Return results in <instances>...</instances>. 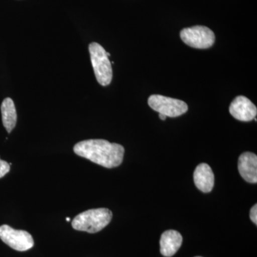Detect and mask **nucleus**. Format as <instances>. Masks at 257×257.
<instances>
[{
	"label": "nucleus",
	"instance_id": "3",
	"mask_svg": "<svg viewBox=\"0 0 257 257\" xmlns=\"http://www.w3.org/2000/svg\"><path fill=\"white\" fill-rule=\"evenodd\" d=\"M89 51L96 80L101 86L109 85L112 80L113 74L106 50L99 44L92 42L89 45Z\"/></svg>",
	"mask_w": 257,
	"mask_h": 257
},
{
	"label": "nucleus",
	"instance_id": "1",
	"mask_svg": "<svg viewBox=\"0 0 257 257\" xmlns=\"http://www.w3.org/2000/svg\"><path fill=\"white\" fill-rule=\"evenodd\" d=\"M76 155L106 168H114L122 163L124 148L104 140H88L74 147Z\"/></svg>",
	"mask_w": 257,
	"mask_h": 257
},
{
	"label": "nucleus",
	"instance_id": "8",
	"mask_svg": "<svg viewBox=\"0 0 257 257\" xmlns=\"http://www.w3.org/2000/svg\"><path fill=\"white\" fill-rule=\"evenodd\" d=\"M238 169L241 177L248 183L257 182V157L251 152H245L240 155Z\"/></svg>",
	"mask_w": 257,
	"mask_h": 257
},
{
	"label": "nucleus",
	"instance_id": "5",
	"mask_svg": "<svg viewBox=\"0 0 257 257\" xmlns=\"http://www.w3.org/2000/svg\"><path fill=\"white\" fill-rule=\"evenodd\" d=\"M182 41L196 49H208L215 42V35L210 29L204 26L184 28L180 32Z\"/></svg>",
	"mask_w": 257,
	"mask_h": 257
},
{
	"label": "nucleus",
	"instance_id": "11",
	"mask_svg": "<svg viewBox=\"0 0 257 257\" xmlns=\"http://www.w3.org/2000/svg\"><path fill=\"white\" fill-rule=\"evenodd\" d=\"M1 112L3 125L8 133H10L16 126L18 120L16 108L11 98L8 97L3 100L1 105Z\"/></svg>",
	"mask_w": 257,
	"mask_h": 257
},
{
	"label": "nucleus",
	"instance_id": "7",
	"mask_svg": "<svg viewBox=\"0 0 257 257\" xmlns=\"http://www.w3.org/2000/svg\"><path fill=\"white\" fill-rule=\"evenodd\" d=\"M229 112L236 119L249 121L256 117L257 109L246 96H236L230 104Z\"/></svg>",
	"mask_w": 257,
	"mask_h": 257
},
{
	"label": "nucleus",
	"instance_id": "14",
	"mask_svg": "<svg viewBox=\"0 0 257 257\" xmlns=\"http://www.w3.org/2000/svg\"><path fill=\"white\" fill-rule=\"evenodd\" d=\"M159 117H160L161 119L163 120V121H165L167 116H166L165 115L160 114H159Z\"/></svg>",
	"mask_w": 257,
	"mask_h": 257
},
{
	"label": "nucleus",
	"instance_id": "13",
	"mask_svg": "<svg viewBox=\"0 0 257 257\" xmlns=\"http://www.w3.org/2000/svg\"><path fill=\"white\" fill-rule=\"evenodd\" d=\"M250 219L255 224H257V205L255 204L253 205L252 208L250 211Z\"/></svg>",
	"mask_w": 257,
	"mask_h": 257
},
{
	"label": "nucleus",
	"instance_id": "9",
	"mask_svg": "<svg viewBox=\"0 0 257 257\" xmlns=\"http://www.w3.org/2000/svg\"><path fill=\"white\" fill-rule=\"evenodd\" d=\"M182 236L175 230H168L162 234L160 239V251L163 256L171 257L175 255L181 247Z\"/></svg>",
	"mask_w": 257,
	"mask_h": 257
},
{
	"label": "nucleus",
	"instance_id": "10",
	"mask_svg": "<svg viewBox=\"0 0 257 257\" xmlns=\"http://www.w3.org/2000/svg\"><path fill=\"white\" fill-rule=\"evenodd\" d=\"M194 181L199 190L210 192L214 185V175L210 166L204 163L198 165L194 172Z\"/></svg>",
	"mask_w": 257,
	"mask_h": 257
},
{
	"label": "nucleus",
	"instance_id": "12",
	"mask_svg": "<svg viewBox=\"0 0 257 257\" xmlns=\"http://www.w3.org/2000/svg\"><path fill=\"white\" fill-rule=\"evenodd\" d=\"M10 170V165L8 162L0 159V179L3 178Z\"/></svg>",
	"mask_w": 257,
	"mask_h": 257
},
{
	"label": "nucleus",
	"instance_id": "15",
	"mask_svg": "<svg viewBox=\"0 0 257 257\" xmlns=\"http://www.w3.org/2000/svg\"><path fill=\"white\" fill-rule=\"evenodd\" d=\"M106 55H107L108 57H109V56H110V53H109V52H106Z\"/></svg>",
	"mask_w": 257,
	"mask_h": 257
},
{
	"label": "nucleus",
	"instance_id": "2",
	"mask_svg": "<svg viewBox=\"0 0 257 257\" xmlns=\"http://www.w3.org/2000/svg\"><path fill=\"white\" fill-rule=\"evenodd\" d=\"M112 212L106 208L89 209L74 217L72 227L77 231L94 234L99 232L110 223Z\"/></svg>",
	"mask_w": 257,
	"mask_h": 257
},
{
	"label": "nucleus",
	"instance_id": "4",
	"mask_svg": "<svg viewBox=\"0 0 257 257\" xmlns=\"http://www.w3.org/2000/svg\"><path fill=\"white\" fill-rule=\"evenodd\" d=\"M148 104L153 110L169 117H177L188 111V106L184 101L159 94L150 96Z\"/></svg>",
	"mask_w": 257,
	"mask_h": 257
},
{
	"label": "nucleus",
	"instance_id": "16",
	"mask_svg": "<svg viewBox=\"0 0 257 257\" xmlns=\"http://www.w3.org/2000/svg\"><path fill=\"white\" fill-rule=\"evenodd\" d=\"M67 219V221H70V218L67 217V219Z\"/></svg>",
	"mask_w": 257,
	"mask_h": 257
},
{
	"label": "nucleus",
	"instance_id": "6",
	"mask_svg": "<svg viewBox=\"0 0 257 257\" xmlns=\"http://www.w3.org/2000/svg\"><path fill=\"white\" fill-rule=\"evenodd\" d=\"M0 239L13 249L25 251L34 246L32 235L24 230L13 229L8 225L0 226Z\"/></svg>",
	"mask_w": 257,
	"mask_h": 257
}]
</instances>
